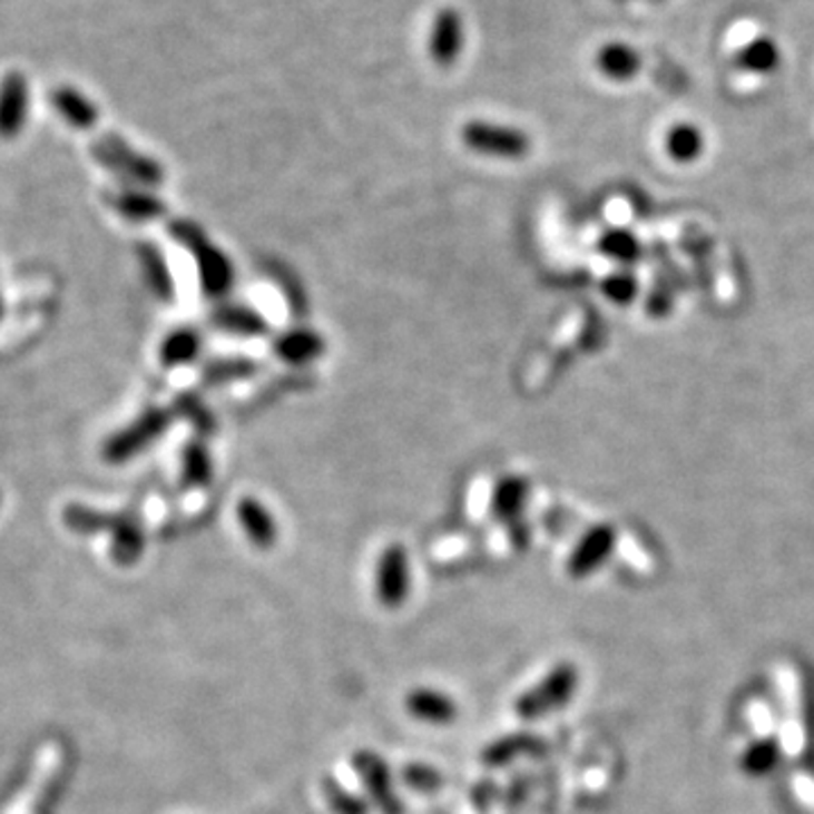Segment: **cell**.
<instances>
[{"mask_svg": "<svg viewBox=\"0 0 814 814\" xmlns=\"http://www.w3.org/2000/svg\"><path fill=\"white\" fill-rule=\"evenodd\" d=\"M118 513H102L98 509L85 507V504H68L63 509V526L82 537H91V535H100V532H111L116 526Z\"/></svg>", "mask_w": 814, "mask_h": 814, "instance_id": "22", "label": "cell"}, {"mask_svg": "<svg viewBox=\"0 0 814 814\" xmlns=\"http://www.w3.org/2000/svg\"><path fill=\"white\" fill-rule=\"evenodd\" d=\"M50 102L55 111L80 131H91L98 125V107L76 87H57L50 91Z\"/></svg>", "mask_w": 814, "mask_h": 814, "instance_id": "14", "label": "cell"}, {"mask_svg": "<svg viewBox=\"0 0 814 814\" xmlns=\"http://www.w3.org/2000/svg\"><path fill=\"white\" fill-rule=\"evenodd\" d=\"M405 710L410 713V717L432 726H447L460 715L458 702L451 695L428 686L414 688L405 695Z\"/></svg>", "mask_w": 814, "mask_h": 814, "instance_id": "11", "label": "cell"}, {"mask_svg": "<svg viewBox=\"0 0 814 814\" xmlns=\"http://www.w3.org/2000/svg\"><path fill=\"white\" fill-rule=\"evenodd\" d=\"M579 675L572 663H559L539 679L530 690L521 693L513 704L516 715L521 719H539L563 708L575 695Z\"/></svg>", "mask_w": 814, "mask_h": 814, "instance_id": "3", "label": "cell"}, {"mask_svg": "<svg viewBox=\"0 0 814 814\" xmlns=\"http://www.w3.org/2000/svg\"><path fill=\"white\" fill-rule=\"evenodd\" d=\"M537 737L526 735V733H513V735H504L500 739H496L493 745H489L482 754V763L498 767V765H507L511 761H516L518 756H526L535 749Z\"/></svg>", "mask_w": 814, "mask_h": 814, "instance_id": "25", "label": "cell"}, {"mask_svg": "<svg viewBox=\"0 0 814 814\" xmlns=\"http://www.w3.org/2000/svg\"><path fill=\"white\" fill-rule=\"evenodd\" d=\"M528 500V482L518 475H509L498 482L493 491V513L502 521L516 518L523 511Z\"/></svg>", "mask_w": 814, "mask_h": 814, "instance_id": "24", "label": "cell"}, {"mask_svg": "<svg viewBox=\"0 0 814 814\" xmlns=\"http://www.w3.org/2000/svg\"><path fill=\"white\" fill-rule=\"evenodd\" d=\"M781 61H783L781 46L767 35L754 37L752 41H747L735 52V66L739 70L749 72V76H761V78L776 72L781 68Z\"/></svg>", "mask_w": 814, "mask_h": 814, "instance_id": "15", "label": "cell"}, {"mask_svg": "<svg viewBox=\"0 0 814 814\" xmlns=\"http://www.w3.org/2000/svg\"><path fill=\"white\" fill-rule=\"evenodd\" d=\"M179 410L186 414V419H190L197 425H204V416H208L206 410L202 408V403L193 401L190 396H184V401L179 403Z\"/></svg>", "mask_w": 814, "mask_h": 814, "instance_id": "32", "label": "cell"}, {"mask_svg": "<svg viewBox=\"0 0 814 814\" xmlns=\"http://www.w3.org/2000/svg\"><path fill=\"white\" fill-rule=\"evenodd\" d=\"M324 794L335 814H369V807H372L366 798L355 796L333 778L324 781Z\"/></svg>", "mask_w": 814, "mask_h": 814, "instance_id": "28", "label": "cell"}, {"mask_svg": "<svg viewBox=\"0 0 814 814\" xmlns=\"http://www.w3.org/2000/svg\"><path fill=\"white\" fill-rule=\"evenodd\" d=\"M663 150L675 164L690 166L706 153V134L695 122H675L663 136Z\"/></svg>", "mask_w": 814, "mask_h": 814, "instance_id": "13", "label": "cell"}, {"mask_svg": "<svg viewBox=\"0 0 814 814\" xmlns=\"http://www.w3.org/2000/svg\"><path fill=\"white\" fill-rule=\"evenodd\" d=\"M596 63L607 80L629 82L640 72L643 57L634 46L625 41H611L600 48Z\"/></svg>", "mask_w": 814, "mask_h": 814, "instance_id": "16", "label": "cell"}, {"mask_svg": "<svg viewBox=\"0 0 814 814\" xmlns=\"http://www.w3.org/2000/svg\"><path fill=\"white\" fill-rule=\"evenodd\" d=\"M170 236L193 254L202 287L208 297H225L234 285V265L225 252L215 247L195 222L188 219L170 222Z\"/></svg>", "mask_w": 814, "mask_h": 814, "instance_id": "1", "label": "cell"}, {"mask_svg": "<svg viewBox=\"0 0 814 814\" xmlns=\"http://www.w3.org/2000/svg\"><path fill=\"white\" fill-rule=\"evenodd\" d=\"M111 557L118 566H134L140 555L145 552V535L143 528L134 521L131 516L116 518V526L111 530Z\"/></svg>", "mask_w": 814, "mask_h": 814, "instance_id": "20", "label": "cell"}, {"mask_svg": "<svg viewBox=\"0 0 814 814\" xmlns=\"http://www.w3.org/2000/svg\"><path fill=\"white\" fill-rule=\"evenodd\" d=\"M374 590L379 605L385 609H401L408 602L412 590V570L405 546L392 543L381 552L374 570Z\"/></svg>", "mask_w": 814, "mask_h": 814, "instance_id": "7", "label": "cell"}, {"mask_svg": "<svg viewBox=\"0 0 814 814\" xmlns=\"http://www.w3.org/2000/svg\"><path fill=\"white\" fill-rule=\"evenodd\" d=\"M182 473H184V482L188 487H204L210 482L213 462H210V455L204 443H199V441L188 443L184 458H182Z\"/></svg>", "mask_w": 814, "mask_h": 814, "instance_id": "27", "label": "cell"}, {"mask_svg": "<svg viewBox=\"0 0 814 814\" xmlns=\"http://www.w3.org/2000/svg\"><path fill=\"white\" fill-rule=\"evenodd\" d=\"M136 256L143 269V278L145 283L150 285V290L157 294L159 300L164 302H173L175 297V281L170 274V267L161 254V249L153 243H138L136 245Z\"/></svg>", "mask_w": 814, "mask_h": 814, "instance_id": "17", "label": "cell"}, {"mask_svg": "<svg viewBox=\"0 0 814 814\" xmlns=\"http://www.w3.org/2000/svg\"><path fill=\"white\" fill-rule=\"evenodd\" d=\"M202 351V337L197 331L193 328H179L173 331L164 342H161V364L164 366H184L190 364Z\"/></svg>", "mask_w": 814, "mask_h": 814, "instance_id": "23", "label": "cell"}, {"mask_svg": "<svg viewBox=\"0 0 814 814\" xmlns=\"http://www.w3.org/2000/svg\"><path fill=\"white\" fill-rule=\"evenodd\" d=\"M238 521L241 528L245 532V537L249 539V543L258 550H272L278 541V526L274 513L258 500V498H243L238 502Z\"/></svg>", "mask_w": 814, "mask_h": 814, "instance_id": "12", "label": "cell"}, {"mask_svg": "<svg viewBox=\"0 0 814 814\" xmlns=\"http://www.w3.org/2000/svg\"><path fill=\"white\" fill-rule=\"evenodd\" d=\"M605 297L618 306H627L638 297V281L629 272H616L602 283Z\"/></svg>", "mask_w": 814, "mask_h": 814, "instance_id": "29", "label": "cell"}, {"mask_svg": "<svg viewBox=\"0 0 814 814\" xmlns=\"http://www.w3.org/2000/svg\"><path fill=\"white\" fill-rule=\"evenodd\" d=\"M618 3H627V0H618Z\"/></svg>", "mask_w": 814, "mask_h": 814, "instance_id": "34", "label": "cell"}, {"mask_svg": "<svg viewBox=\"0 0 814 814\" xmlns=\"http://www.w3.org/2000/svg\"><path fill=\"white\" fill-rule=\"evenodd\" d=\"M600 252L622 265H631L640 258L643 254V245L636 238V234L627 232V229H611L600 238Z\"/></svg>", "mask_w": 814, "mask_h": 814, "instance_id": "26", "label": "cell"}, {"mask_svg": "<svg viewBox=\"0 0 814 814\" xmlns=\"http://www.w3.org/2000/svg\"><path fill=\"white\" fill-rule=\"evenodd\" d=\"M274 351L287 364H308L324 353V340L311 328H292L276 340Z\"/></svg>", "mask_w": 814, "mask_h": 814, "instance_id": "19", "label": "cell"}, {"mask_svg": "<svg viewBox=\"0 0 814 814\" xmlns=\"http://www.w3.org/2000/svg\"><path fill=\"white\" fill-rule=\"evenodd\" d=\"M173 412L161 408H150L143 412L131 425L116 432L111 439H107L102 458L109 464H125L134 458H138L145 449H150L153 443L170 428Z\"/></svg>", "mask_w": 814, "mask_h": 814, "instance_id": "4", "label": "cell"}, {"mask_svg": "<svg viewBox=\"0 0 814 814\" xmlns=\"http://www.w3.org/2000/svg\"><path fill=\"white\" fill-rule=\"evenodd\" d=\"M30 109V87L23 72L12 70L0 80V138H17L26 122Z\"/></svg>", "mask_w": 814, "mask_h": 814, "instance_id": "8", "label": "cell"}, {"mask_svg": "<svg viewBox=\"0 0 814 814\" xmlns=\"http://www.w3.org/2000/svg\"><path fill=\"white\" fill-rule=\"evenodd\" d=\"M616 548V530L607 523L590 528L575 546L568 559V572L572 577H586L607 563Z\"/></svg>", "mask_w": 814, "mask_h": 814, "instance_id": "9", "label": "cell"}, {"mask_svg": "<svg viewBox=\"0 0 814 814\" xmlns=\"http://www.w3.org/2000/svg\"><path fill=\"white\" fill-rule=\"evenodd\" d=\"M96 161L118 175L120 179L140 184V186H159L166 177V170L159 161L136 153L134 147L120 138L118 134H107L94 145Z\"/></svg>", "mask_w": 814, "mask_h": 814, "instance_id": "2", "label": "cell"}, {"mask_svg": "<svg viewBox=\"0 0 814 814\" xmlns=\"http://www.w3.org/2000/svg\"><path fill=\"white\" fill-rule=\"evenodd\" d=\"M213 324L219 331L234 335H263L267 333V322L261 313L247 306H222L213 313Z\"/></svg>", "mask_w": 814, "mask_h": 814, "instance_id": "21", "label": "cell"}, {"mask_svg": "<svg viewBox=\"0 0 814 814\" xmlns=\"http://www.w3.org/2000/svg\"><path fill=\"white\" fill-rule=\"evenodd\" d=\"M109 204L129 222H155L168 213L166 204L147 190H118L109 195Z\"/></svg>", "mask_w": 814, "mask_h": 814, "instance_id": "18", "label": "cell"}, {"mask_svg": "<svg viewBox=\"0 0 814 814\" xmlns=\"http://www.w3.org/2000/svg\"><path fill=\"white\" fill-rule=\"evenodd\" d=\"M403 783L410 785L412 790H419V792H432L443 783V778L434 767L414 763V765H408L403 769Z\"/></svg>", "mask_w": 814, "mask_h": 814, "instance_id": "31", "label": "cell"}, {"mask_svg": "<svg viewBox=\"0 0 814 814\" xmlns=\"http://www.w3.org/2000/svg\"><path fill=\"white\" fill-rule=\"evenodd\" d=\"M0 320H3V300H0Z\"/></svg>", "mask_w": 814, "mask_h": 814, "instance_id": "33", "label": "cell"}, {"mask_svg": "<svg viewBox=\"0 0 814 814\" xmlns=\"http://www.w3.org/2000/svg\"><path fill=\"white\" fill-rule=\"evenodd\" d=\"M462 140L469 150L496 159H521L530 153L528 134L484 120L467 122L462 129Z\"/></svg>", "mask_w": 814, "mask_h": 814, "instance_id": "6", "label": "cell"}, {"mask_svg": "<svg viewBox=\"0 0 814 814\" xmlns=\"http://www.w3.org/2000/svg\"><path fill=\"white\" fill-rule=\"evenodd\" d=\"M254 369L256 364L252 360H219L206 369V379L210 383H225L232 379L249 376Z\"/></svg>", "mask_w": 814, "mask_h": 814, "instance_id": "30", "label": "cell"}, {"mask_svg": "<svg viewBox=\"0 0 814 814\" xmlns=\"http://www.w3.org/2000/svg\"><path fill=\"white\" fill-rule=\"evenodd\" d=\"M464 48V23L458 10H441L430 30L428 50L434 63L439 66H453Z\"/></svg>", "mask_w": 814, "mask_h": 814, "instance_id": "10", "label": "cell"}, {"mask_svg": "<svg viewBox=\"0 0 814 814\" xmlns=\"http://www.w3.org/2000/svg\"><path fill=\"white\" fill-rule=\"evenodd\" d=\"M351 763L366 790L369 803L381 814H405V805L394 787V774L381 754L374 749H357Z\"/></svg>", "mask_w": 814, "mask_h": 814, "instance_id": "5", "label": "cell"}]
</instances>
